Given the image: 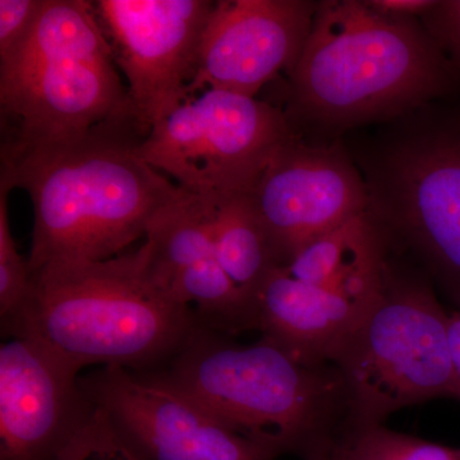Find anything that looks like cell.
Masks as SVG:
<instances>
[{
  "mask_svg": "<svg viewBox=\"0 0 460 460\" xmlns=\"http://www.w3.org/2000/svg\"><path fill=\"white\" fill-rule=\"evenodd\" d=\"M144 137L124 114L66 140H3L0 181L26 190L32 202L31 274L122 255L183 195L137 155Z\"/></svg>",
  "mask_w": 460,
  "mask_h": 460,
  "instance_id": "6da1fadb",
  "label": "cell"
},
{
  "mask_svg": "<svg viewBox=\"0 0 460 460\" xmlns=\"http://www.w3.org/2000/svg\"><path fill=\"white\" fill-rule=\"evenodd\" d=\"M288 75L283 111L293 131L334 140L460 95L458 72L420 18L387 16L366 0L317 2Z\"/></svg>",
  "mask_w": 460,
  "mask_h": 460,
  "instance_id": "7a4b0ae2",
  "label": "cell"
},
{
  "mask_svg": "<svg viewBox=\"0 0 460 460\" xmlns=\"http://www.w3.org/2000/svg\"><path fill=\"white\" fill-rule=\"evenodd\" d=\"M147 376L183 393L238 434L281 456L330 458L349 422L343 381L332 362L299 356L268 337L238 344L199 323Z\"/></svg>",
  "mask_w": 460,
  "mask_h": 460,
  "instance_id": "3957f363",
  "label": "cell"
},
{
  "mask_svg": "<svg viewBox=\"0 0 460 460\" xmlns=\"http://www.w3.org/2000/svg\"><path fill=\"white\" fill-rule=\"evenodd\" d=\"M199 321L154 279L142 243L104 261L51 266L31 274V290L11 338H31L75 367L159 370Z\"/></svg>",
  "mask_w": 460,
  "mask_h": 460,
  "instance_id": "277c9868",
  "label": "cell"
},
{
  "mask_svg": "<svg viewBox=\"0 0 460 460\" xmlns=\"http://www.w3.org/2000/svg\"><path fill=\"white\" fill-rule=\"evenodd\" d=\"M341 140L389 250L460 308V95Z\"/></svg>",
  "mask_w": 460,
  "mask_h": 460,
  "instance_id": "5b68a950",
  "label": "cell"
},
{
  "mask_svg": "<svg viewBox=\"0 0 460 460\" xmlns=\"http://www.w3.org/2000/svg\"><path fill=\"white\" fill-rule=\"evenodd\" d=\"M117 68L93 2L44 0L26 40L0 59L3 140H66L129 114Z\"/></svg>",
  "mask_w": 460,
  "mask_h": 460,
  "instance_id": "8992f818",
  "label": "cell"
},
{
  "mask_svg": "<svg viewBox=\"0 0 460 460\" xmlns=\"http://www.w3.org/2000/svg\"><path fill=\"white\" fill-rule=\"evenodd\" d=\"M447 320L429 278L387 251L376 295L329 359L347 394V428L384 423L432 399H456Z\"/></svg>",
  "mask_w": 460,
  "mask_h": 460,
  "instance_id": "52a82bcc",
  "label": "cell"
},
{
  "mask_svg": "<svg viewBox=\"0 0 460 460\" xmlns=\"http://www.w3.org/2000/svg\"><path fill=\"white\" fill-rule=\"evenodd\" d=\"M293 131L281 109L226 90L183 100L151 127L136 153L186 192L248 193Z\"/></svg>",
  "mask_w": 460,
  "mask_h": 460,
  "instance_id": "ba28073f",
  "label": "cell"
},
{
  "mask_svg": "<svg viewBox=\"0 0 460 460\" xmlns=\"http://www.w3.org/2000/svg\"><path fill=\"white\" fill-rule=\"evenodd\" d=\"M80 384L115 438L138 460H278L277 447L238 434L183 393L105 366Z\"/></svg>",
  "mask_w": 460,
  "mask_h": 460,
  "instance_id": "9c48e42d",
  "label": "cell"
},
{
  "mask_svg": "<svg viewBox=\"0 0 460 460\" xmlns=\"http://www.w3.org/2000/svg\"><path fill=\"white\" fill-rule=\"evenodd\" d=\"M210 0H99L93 2L115 65L128 81V111L151 127L189 98L198 71Z\"/></svg>",
  "mask_w": 460,
  "mask_h": 460,
  "instance_id": "30bf717a",
  "label": "cell"
},
{
  "mask_svg": "<svg viewBox=\"0 0 460 460\" xmlns=\"http://www.w3.org/2000/svg\"><path fill=\"white\" fill-rule=\"evenodd\" d=\"M247 195L280 268L314 239L368 210L365 181L341 138L313 142L296 132Z\"/></svg>",
  "mask_w": 460,
  "mask_h": 460,
  "instance_id": "8fae6325",
  "label": "cell"
},
{
  "mask_svg": "<svg viewBox=\"0 0 460 460\" xmlns=\"http://www.w3.org/2000/svg\"><path fill=\"white\" fill-rule=\"evenodd\" d=\"M83 371L31 338L0 348V460H60L96 408Z\"/></svg>",
  "mask_w": 460,
  "mask_h": 460,
  "instance_id": "7c38bea8",
  "label": "cell"
},
{
  "mask_svg": "<svg viewBox=\"0 0 460 460\" xmlns=\"http://www.w3.org/2000/svg\"><path fill=\"white\" fill-rule=\"evenodd\" d=\"M316 9L313 0L215 3L189 98L210 89L255 98L281 71L289 75L313 30Z\"/></svg>",
  "mask_w": 460,
  "mask_h": 460,
  "instance_id": "4fadbf2b",
  "label": "cell"
},
{
  "mask_svg": "<svg viewBox=\"0 0 460 460\" xmlns=\"http://www.w3.org/2000/svg\"><path fill=\"white\" fill-rule=\"evenodd\" d=\"M214 199L184 190L148 226V270L181 305L195 310L208 328L223 334L255 329V314L217 255Z\"/></svg>",
  "mask_w": 460,
  "mask_h": 460,
  "instance_id": "5bb4252c",
  "label": "cell"
},
{
  "mask_svg": "<svg viewBox=\"0 0 460 460\" xmlns=\"http://www.w3.org/2000/svg\"><path fill=\"white\" fill-rule=\"evenodd\" d=\"M383 268L341 286L305 283L277 269L257 296L255 330L299 356L329 362L367 311Z\"/></svg>",
  "mask_w": 460,
  "mask_h": 460,
  "instance_id": "9a60e30c",
  "label": "cell"
},
{
  "mask_svg": "<svg viewBox=\"0 0 460 460\" xmlns=\"http://www.w3.org/2000/svg\"><path fill=\"white\" fill-rule=\"evenodd\" d=\"M387 250L383 233L366 211L305 244L280 269L305 283L341 286L377 271Z\"/></svg>",
  "mask_w": 460,
  "mask_h": 460,
  "instance_id": "2e32d148",
  "label": "cell"
},
{
  "mask_svg": "<svg viewBox=\"0 0 460 460\" xmlns=\"http://www.w3.org/2000/svg\"><path fill=\"white\" fill-rule=\"evenodd\" d=\"M214 242L230 280L252 307L269 277L280 268L268 230L247 193L214 199Z\"/></svg>",
  "mask_w": 460,
  "mask_h": 460,
  "instance_id": "e0dca14e",
  "label": "cell"
},
{
  "mask_svg": "<svg viewBox=\"0 0 460 460\" xmlns=\"http://www.w3.org/2000/svg\"><path fill=\"white\" fill-rule=\"evenodd\" d=\"M330 460H460V447L431 443L377 423L345 429L332 445Z\"/></svg>",
  "mask_w": 460,
  "mask_h": 460,
  "instance_id": "ac0fdd59",
  "label": "cell"
},
{
  "mask_svg": "<svg viewBox=\"0 0 460 460\" xmlns=\"http://www.w3.org/2000/svg\"><path fill=\"white\" fill-rule=\"evenodd\" d=\"M8 184L0 181V321L8 335L25 307L31 290L29 262L18 252L8 217Z\"/></svg>",
  "mask_w": 460,
  "mask_h": 460,
  "instance_id": "d6986e66",
  "label": "cell"
},
{
  "mask_svg": "<svg viewBox=\"0 0 460 460\" xmlns=\"http://www.w3.org/2000/svg\"><path fill=\"white\" fill-rule=\"evenodd\" d=\"M96 408V407H95ZM60 460H138L119 443L102 411L96 408L90 425L75 438Z\"/></svg>",
  "mask_w": 460,
  "mask_h": 460,
  "instance_id": "ffe728a7",
  "label": "cell"
},
{
  "mask_svg": "<svg viewBox=\"0 0 460 460\" xmlns=\"http://www.w3.org/2000/svg\"><path fill=\"white\" fill-rule=\"evenodd\" d=\"M44 0H0V59L22 45L40 16Z\"/></svg>",
  "mask_w": 460,
  "mask_h": 460,
  "instance_id": "44dd1931",
  "label": "cell"
},
{
  "mask_svg": "<svg viewBox=\"0 0 460 460\" xmlns=\"http://www.w3.org/2000/svg\"><path fill=\"white\" fill-rule=\"evenodd\" d=\"M420 20L460 75V0H436Z\"/></svg>",
  "mask_w": 460,
  "mask_h": 460,
  "instance_id": "7402d4cb",
  "label": "cell"
},
{
  "mask_svg": "<svg viewBox=\"0 0 460 460\" xmlns=\"http://www.w3.org/2000/svg\"><path fill=\"white\" fill-rule=\"evenodd\" d=\"M370 7L392 17L420 18L434 7L436 0H366Z\"/></svg>",
  "mask_w": 460,
  "mask_h": 460,
  "instance_id": "603a6c76",
  "label": "cell"
},
{
  "mask_svg": "<svg viewBox=\"0 0 460 460\" xmlns=\"http://www.w3.org/2000/svg\"><path fill=\"white\" fill-rule=\"evenodd\" d=\"M447 341H449L450 362L456 387V401H460V308L449 314L447 320Z\"/></svg>",
  "mask_w": 460,
  "mask_h": 460,
  "instance_id": "cb8c5ba5",
  "label": "cell"
},
{
  "mask_svg": "<svg viewBox=\"0 0 460 460\" xmlns=\"http://www.w3.org/2000/svg\"><path fill=\"white\" fill-rule=\"evenodd\" d=\"M323 460H330V458H328V459H323Z\"/></svg>",
  "mask_w": 460,
  "mask_h": 460,
  "instance_id": "d4e9b609",
  "label": "cell"
}]
</instances>
